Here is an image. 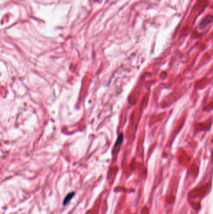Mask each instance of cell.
Returning <instances> with one entry per match:
<instances>
[{
	"instance_id": "6da1fadb",
	"label": "cell",
	"mask_w": 213,
	"mask_h": 214,
	"mask_svg": "<svg viewBox=\"0 0 213 214\" xmlns=\"http://www.w3.org/2000/svg\"><path fill=\"white\" fill-rule=\"evenodd\" d=\"M74 194H75V192H74V191H73V192H71V193H69L68 195H67L65 198H64V200H63V205H66L67 204H68V202H70L71 201V200L73 198V197L74 196Z\"/></svg>"
}]
</instances>
